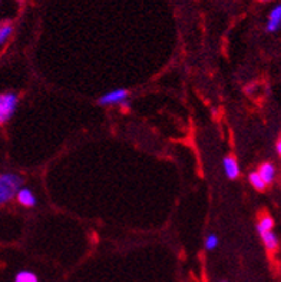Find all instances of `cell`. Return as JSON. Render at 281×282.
I'll use <instances>...</instances> for the list:
<instances>
[{"label": "cell", "mask_w": 281, "mask_h": 282, "mask_svg": "<svg viewBox=\"0 0 281 282\" xmlns=\"http://www.w3.org/2000/svg\"><path fill=\"white\" fill-rule=\"evenodd\" d=\"M23 188V178L13 172H3L0 175V203L6 205L17 196Z\"/></svg>", "instance_id": "obj_1"}, {"label": "cell", "mask_w": 281, "mask_h": 282, "mask_svg": "<svg viewBox=\"0 0 281 282\" xmlns=\"http://www.w3.org/2000/svg\"><path fill=\"white\" fill-rule=\"evenodd\" d=\"M19 106V95L15 92H3L0 95V123H8Z\"/></svg>", "instance_id": "obj_2"}, {"label": "cell", "mask_w": 281, "mask_h": 282, "mask_svg": "<svg viewBox=\"0 0 281 282\" xmlns=\"http://www.w3.org/2000/svg\"><path fill=\"white\" fill-rule=\"evenodd\" d=\"M129 99V92L126 89H114L111 92H106L98 99L99 106H112V105H122L123 102Z\"/></svg>", "instance_id": "obj_3"}, {"label": "cell", "mask_w": 281, "mask_h": 282, "mask_svg": "<svg viewBox=\"0 0 281 282\" xmlns=\"http://www.w3.org/2000/svg\"><path fill=\"white\" fill-rule=\"evenodd\" d=\"M281 28V3L274 6L268 15V22H267L266 30L268 33H275Z\"/></svg>", "instance_id": "obj_4"}, {"label": "cell", "mask_w": 281, "mask_h": 282, "mask_svg": "<svg viewBox=\"0 0 281 282\" xmlns=\"http://www.w3.org/2000/svg\"><path fill=\"white\" fill-rule=\"evenodd\" d=\"M223 167L224 172L227 175L228 179H237L240 176V165H238V160L234 156H225L223 159Z\"/></svg>", "instance_id": "obj_5"}, {"label": "cell", "mask_w": 281, "mask_h": 282, "mask_svg": "<svg viewBox=\"0 0 281 282\" xmlns=\"http://www.w3.org/2000/svg\"><path fill=\"white\" fill-rule=\"evenodd\" d=\"M16 198H17V202L20 203L22 206H25V208H33V206H36L37 199L30 188H25V186H23V188L19 191V194H17Z\"/></svg>", "instance_id": "obj_6"}, {"label": "cell", "mask_w": 281, "mask_h": 282, "mask_svg": "<svg viewBox=\"0 0 281 282\" xmlns=\"http://www.w3.org/2000/svg\"><path fill=\"white\" fill-rule=\"evenodd\" d=\"M257 172H258L260 176L263 178V181L266 182L267 185L273 183L274 178H275V167H274L273 163H270V162L261 163Z\"/></svg>", "instance_id": "obj_7"}, {"label": "cell", "mask_w": 281, "mask_h": 282, "mask_svg": "<svg viewBox=\"0 0 281 282\" xmlns=\"http://www.w3.org/2000/svg\"><path fill=\"white\" fill-rule=\"evenodd\" d=\"M261 241L268 251H275L278 245H280V239L277 237V233H274V231L266 232V233H261Z\"/></svg>", "instance_id": "obj_8"}, {"label": "cell", "mask_w": 281, "mask_h": 282, "mask_svg": "<svg viewBox=\"0 0 281 282\" xmlns=\"http://www.w3.org/2000/svg\"><path fill=\"white\" fill-rule=\"evenodd\" d=\"M274 228V219L270 215H263L258 219V224H257V231L258 233H266V232L273 231Z\"/></svg>", "instance_id": "obj_9"}, {"label": "cell", "mask_w": 281, "mask_h": 282, "mask_svg": "<svg viewBox=\"0 0 281 282\" xmlns=\"http://www.w3.org/2000/svg\"><path fill=\"white\" fill-rule=\"evenodd\" d=\"M13 33V25L10 22H3L0 25V44H3L8 42V39L10 35Z\"/></svg>", "instance_id": "obj_10"}, {"label": "cell", "mask_w": 281, "mask_h": 282, "mask_svg": "<svg viewBox=\"0 0 281 282\" xmlns=\"http://www.w3.org/2000/svg\"><path fill=\"white\" fill-rule=\"evenodd\" d=\"M248 179H250V183L252 185V188H255L257 191H264L267 186V183L263 181V178L260 176L258 172H251L250 176H248Z\"/></svg>", "instance_id": "obj_11"}, {"label": "cell", "mask_w": 281, "mask_h": 282, "mask_svg": "<svg viewBox=\"0 0 281 282\" xmlns=\"http://www.w3.org/2000/svg\"><path fill=\"white\" fill-rule=\"evenodd\" d=\"M15 282H39L36 274L30 271H20L15 276Z\"/></svg>", "instance_id": "obj_12"}, {"label": "cell", "mask_w": 281, "mask_h": 282, "mask_svg": "<svg viewBox=\"0 0 281 282\" xmlns=\"http://www.w3.org/2000/svg\"><path fill=\"white\" fill-rule=\"evenodd\" d=\"M217 246H218V237L215 233H208L205 238V248L208 251H214V249H217Z\"/></svg>", "instance_id": "obj_13"}, {"label": "cell", "mask_w": 281, "mask_h": 282, "mask_svg": "<svg viewBox=\"0 0 281 282\" xmlns=\"http://www.w3.org/2000/svg\"><path fill=\"white\" fill-rule=\"evenodd\" d=\"M277 152L281 156V136L278 137V142H277Z\"/></svg>", "instance_id": "obj_14"}, {"label": "cell", "mask_w": 281, "mask_h": 282, "mask_svg": "<svg viewBox=\"0 0 281 282\" xmlns=\"http://www.w3.org/2000/svg\"><path fill=\"white\" fill-rule=\"evenodd\" d=\"M260 2H270V0H260Z\"/></svg>", "instance_id": "obj_15"}, {"label": "cell", "mask_w": 281, "mask_h": 282, "mask_svg": "<svg viewBox=\"0 0 281 282\" xmlns=\"http://www.w3.org/2000/svg\"><path fill=\"white\" fill-rule=\"evenodd\" d=\"M223 282H227V281H223Z\"/></svg>", "instance_id": "obj_16"}]
</instances>
